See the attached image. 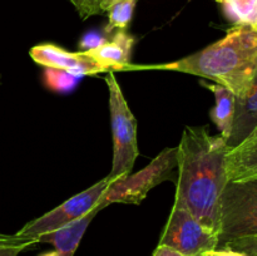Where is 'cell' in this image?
Returning <instances> with one entry per match:
<instances>
[{
	"instance_id": "obj_1",
	"label": "cell",
	"mask_w": 257,
	"mask_h": 256,
	"mask_svg": "<svg viewBox=\"0 0 257 256\" xmlns=\"http://www.w3.org/2000/svg\"><path fill=\"white\" fill-rule=\"evenodd\" d=\"M227 141L211 136L205 127H186L177 146L175 207L188 211L217 233L220 203L228 183Z\"/></svg>"
},
{
	"instance_id": "obj_2",
	"label": "cell",
	"mask_w": 257,
	"mask_h": 256,
	"mask_svg": "<svg viewBox=\"0 0 257 256\" xmlns=\"http://www.w3.org/2000/svg\"><path fill=\"white\" fill-rule=\"evenodd\" d=\"M173 70L198 75L227 88L240 98L257 74V32L251 25H235L213 44L171 63L130 64L125 70Z\"/></svg>"
},
{
	"instance_id": "obj_3",
	"label": "cell",
	"mask_w": 257,
	"mask_h": 256,
	"mask_svg": "<svg viewBox=\"0 0 257 256\" xmlns=\"http://www.w3.org/2000/svg\"><path fill=\"white\" fill-rule=\"evenodd\" d=\"M217 237L218 247L231 241L257 237V180L230 181L226 185L220 203Z\"/></svg>"
},
{
	"instance_id": "obj_4",
	"label": "cell",
	"mask_w": 257,
	"mask_h": 256,
	"mask_svg": "<svg viewBox=\"0 0 257 256\" xmlns=\"http://www.w3.org/2000/svg\"><path fill=\"white\" fill-rule=\"evenodd\" d=\"M105 83L109 92L110 124L113 133V166L108 177L113 182L132 172L138 156L137 122L128 107L114 72H108Z\"/></svg>"
},
{
	"instance_id": "obj_5",
	"label": "cell",
	"mask_w": 257,
	"mask_h": 256,
	"mask_svg": "<svg viewBox=\"0 0 257 256\" xmlns=\"http://www.w3.org/2000/svg\"><path fill=\"white\" fill-rule=\"evenodd\" d=\"M176 167L177 147L165 148L137 173H130L125 177L113 181L99 201V205L102 208L117 202L140 205L153 187L170 180Z\"/></svg>"
},
{
	"instance_id": "obj_6",
	"label": "cell",
	"mask_w": 257,
	"mask_h": 256,
	"mask_svg": "<svg viewBox=\"0 0 257 256\" xmlns=\"http://www.w3.org/2000/svg\"><path fill=\"white\" fill-rule=\"evenodd\" d=\"M110 183L112 181L107 176L87 190L70 197L54 210L28 222L27 225L23 226L22 230L15 233V236L24 240L37 241V238L44 233H49L52 231L64 227L68 223L78 220L90 210H93L102 200L103 195L108 190Z\"/></svg>"
},
{
	"instance_id": "obj_7",
	"label": "cell",
	"mask_w": 257,
	"mask_h": 256,
	"mask_svg": "<svg viewBox=\"0 0 257 256\" xmlns=\"http://www.w3.org/2000/svg\"><path fill=\"white\" fill-rule=\"evenodd\" d=\"M158 245L175 248L185 256H201L218 247V237L188 211L173 206Z\"/></svg>"
},
{
	"instance_id": "obj_8",
	"label": "cell",
	"mask_w": 257,
	"mask_h": 256,
	"mask_svg": "<svg viewBox=\"0 0 257 256\" xmlns=\"http://www.w3.org/2000/svg\"><path fill=\"white\" fill-rule=\"evenodd\" d=\"M29 54L32 59L42 67L65 70L78 77L113 72L109 65L98 62L87 52H69L52 43L34 45L30 48Z\"/></svg>"
},
{
	"instance_id": "obj_9",
	"label": "cell",
	"mask_w": 257,
	"mask_h": 256,
	"mask_svg": "<svg viewBox=\"0 0 257 256\" xmlns=\"http://www.w3.org/2000/svg\"><path fill=\"white\" fill-rule=\"evenodd\" d=\"M226 165L228 182L257 180V125L238 145L228 147Z\"/></svg>"
},
{
	"instance_id": "obj_10",
	"label": "cell",
	"mask_w": 257,
	"mask_h": 256,
	"mask_svg": "<svg viewBox=\"0 0 257 256\" xmlns=\"http://www.w3.org/2000/svg\"><path fill=\"white\" fill-rule=\"evenodd\" d=\"M102 210V206L98 203L93 210H90L89 212H87L78 220L68 223L67 226L59 228V230L52 231V232L39 236L37 238V242L52 243L54 246L55 251L59 252L62 256H74L88 226L90 225L95 215Z\"/></svg>"
},
{
	"instance_id": "obj_11",
	"label": "cell",
	"mask_w": 257,
	"mask_h": 256,
	"mask_svg": "<svg viewBox=\"0 0 257 256\" xmlns=\"http://www.w3.org/2000/svg\"><path fill=\"white\" fill-rule=\"evenodd\" d=\"M257 125V74L247 92L236 98V113L232 132L227 140L228 147L238 145Z\"/></svg>"
},
{
	"instance_id": "obj_12",
	"label": "cell",
	"mask_w": 257,
	"mask_h": 256,
	"mask_svg": "<svg viewBox=\"0 0 257 256\" xmlns=\"http://www.w3.org/2000/svg\"><path fill=\"white\" fill-rule=\"evenodd\" d=\"M135 38L128 34L125 30H118L112 40H105L102 45L94 49L85 50L90 57L98 62L104 63L112 68L113 72L127 69L132 52Z\"/></svg>"
},
{
	"instance_id": "obj_13",
	"label": "cell",
	"mask_w": 257,
	"mask_h": 256,
	"mask_svg": "<svg viewBox=\"0 0 257 256\" xmlns=\"http://www.w3.org/2000/svg\"><path fill=\"white\" fill-rule=\"evenodd\" d=\"M203 85H206L215 95V107L210 113L211 119L221 131V136L227 141L232 132L233 119H235L236 95L227 88L216 84V83Z\"/></svg>"
},
{
	"instance_id": "obj_14",
	"label": "cell",
	"mask_w": 257,
	"mask_h": 256,
	"mask_svg": "<svg viewBox=\"0 0 257 256\" xmlns=\"http://www.w3.org/2000/svg\"><path fill=\"white\" fill-rule=\"evenodd\" d=\"M223 13L235 25L255 24L257 19V0H223Z\"/></svg>"
},
{
	"instance_id": "obj_15",
	"label": "cell",
	"mask_w": 257,
	"mask_h": 256,
	"mask_svg": "<svg viewBox=\"0 0 257 256\" xmlns=\"http://www.w3.org/2000/svg\"><path fill=\"white\" fill-rule=\"evenodd\" d=\"M137 0H118L108 10L109 22L105 27V32L110 33L114 29L125 30L132 19Z\"/></svg>"
},
{
	"instance_id": "obj_16",
	"label": "cell",
	"mask_w": 257,
	"mask_h": 256,
	"mask_svg": "<svg viewBox=\"0 0 257 256\" xmlns=\"http://www.w3.org/2000/svg\"><path fill=\"white\" fill-rule=\"evenodd\" d=\"M43 80L49 89L54 92H68L77 85L79 77L65 70L55 69V68H45L43 73Z\"/></svg>"
},
{
	"instance_id": "obj_17",
	"label": "cell",
	"mask_w": 257,
	"mask_h": 256,
	"mask_svg": "<svg viewBox=\"0 0 257 256\" xmlns=\"http://www.w3.org/2000/svg\"><path fill=\"white\" fill-rule=\"evenodd\" d=\"M222 247L232 248V250L241 251L248 256H257V237H248L241 238V240L231 241L226 243Z\"/></svg>"
},
{
	"instance_id": "obj_18",
	"label": "cell",
	"mask_w": 257,
	"mask_h": 256,
	"mask_svg": "<svg viewBox=\"0 0 257 256\" xmlns=\"http://www.w3.org/2000/svg\"><path fill=\"white\" fill-rule=\"evenodd\" d=\"M34 243L38 242L35 240H24V238L18 237V240L13 242L0 246V256H18L23 250L30 247Z\"/></svg>"
},
{
	"instance_id": "obj_19",
	"label": "cell",
	"mask_w": 257,
	"mask_h": 256,
	"mask_svg": "<svg viewBox=\"0 0 257 256\" xmlns=\"http://www.w3.org/2000/svg\"><path fill=\"white\" fill-rule=\"evenodd\" d=\"M105 38H103L102 35H99L98 33H88V34L84 35V38L80 42V47H82V52H85V50L94 49V48L99 47L103 43L105 42Z\"/></svg>"
},
{
	"instance_id": "obj_20",
	"label": "cell",
	"mask_w": 257,
	"mask_h": 256,
	"mask_svg": "<svg viewBox=\"0 0 257 256\" xmlns=\"http://www.w3.org/2000/svg\"><path fill=\"white\" fill-rule=\"evenodd\" d=\"M69 2L74 5L82 19H87V18L94 15L93 0H69Z\"/></svg>"
},
{
	"instance_id": "obj_21",
	"label": "cell",
	"mask_w": 257,
	"mask_h": 256,
	"mask_svg": "<svg viewBox=\"0 0 257 256\" xmlns=\"http://www.w3.org/2000/svg\"><path fill=\"white\" fill-rule=\"evenodd\" d=\"M201 256H248V255L241 252V251L232 250V248L218 247V248H215V250L207 251V252L202 253Z\"/></svg>"
},
{
	"instance_id": "obj_22",
	"label": "cell",
	"mask_w": 257,
	"mask_h": 256,
	"mask_svg": "<svg viewBox=\"0 0 257 256\" xmlns=\"http://www.w3.org/2000/svg\"><path fill=\"white\" fill-rule=\"evenodd\" d=\"M117 2L118 0H93V9H94V15L95 14H103V13L108 12V10H109V8Z\"/></svg>"
},
{
	"instance_id": "obj_23",
	"label": "cell",
	"mask_w": 257,
	"mask_h": 256,
	"mask_svg": "<svg viewBox=\"0 0 257 256\" xmlns=\"http://www.w3.org/2000/svg\"><path fill=\"white\" fill-rule=\"evenodd\" d=\"M153 256H185L182 255L181 252L176 251L175 248H171L168 246H163V245H158L157 248L153 252Z\"/></svg>"
},
{
	"instance_id": "obj_24",
	"label": "cell",
	"mask_w": 257,
	"mask_h": 256,
	"mask_svg": "<svg viewBox=\"0 0 257 256\" xmlns=\"http://www.w3.org/2000/svg\"><path fill=\"white\" fill-rule=\"evenodd\" d=\"M15 240H18V237L15 235L8 236V235H3V233H0V246L5 245V243L13 242V241Z\"/></svg>"
},
{
	"instance_id": "obj_25",
	"label": "cell",
	"mask_w": 257,
	"mask_h": 256,
	"mask_svg": "<svg viewBox=\"0 0 257 256\" xmlns=\"http://www.w3.org/2000/svg\"><path fill=\"white\" fill-rule=\"evenodd\" d=\"M39 256H62V255H60L59 252H57V251H49V252H44Z\"/></svg>"
},
{
	"instance_id": "obj_26",
	"label": "cell",
	"mask_w": 257,
	"mask_h": 256,
	"mask_svg": "<svg viewBox=\"0 0 257 256\" xmlns=\"http://www.w3.org/2000/svg\"><path fill=\"white\" fill-rule=\"evenodd\" d=\"M252 27H253V29H255V30H256V32H257V19H256L255 24H253V25H252Z\"/></svg>"
},
{
	"instance_id": "obj_27",
	"label": "cell",
	"mask_w": 257,
	"mask_h": 256,
	"mask_svg": "<svg viewBox=\"0 0 257 256\" xmlns=\"http://www.w3.org/2000/svg\"><path fill=\"white\" fill-rule=\"evenodd\" d=\"M215 2H217V3H220V4H221V3H222V2H223V0H215Z\"/></svg>"
}]
</instances>
